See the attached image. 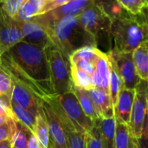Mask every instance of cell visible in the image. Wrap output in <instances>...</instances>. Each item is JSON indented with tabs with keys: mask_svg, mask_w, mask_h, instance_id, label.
I'll list each match as a JSON object with an SVG mask.
<instances>
[{
	"mask_svg": "<svg viewBox=\"0 0 148 148\" xmlns=\"http://www.w3.org/2000/svg\"><path fill=\"white\" fill-rule=\"evenodd\" d=\"M115 148H140L138 140L131 133L128 126L118 119H115Z\"/></svg>",
	"mask_w": 148,
	"mask_h": 148,
	"instance_id": "17",
	"label": "cell"
},
{
	"mask_svg": "<svg viewBox=\"0 0 148 148\" xmlns=\"http://www.w3.org/2000/svg\"><path fill=\"white\" fill-rule=\"evenodd\" d=\"M133 59L140 79L148 81V42L133 51Z\"/></svg>",
	"mask_w": 148,
	"mask_h": 148,
	"instance_id": "19",
	"label": "cell"
},
{
	"mask_svg": "<svg viewBox=\"0 0 148 148\" xmlns=\"http://www.w3.org/2000/svg\"><path fill=\"white\" fill-rule=\"evenodd\" d=\"M16 128V120H10L6 123L0 124V142L11 140Z\"/></svg>",
	"mask_w": 148,
	"mask_h": 148,
	"instance_id": "34",
	"label": "cell"
},
{
	"mask_svg": "<svg viewBox=\"0 0 148 148\" xmlns=\"http://www.w3.org/2000/svg\"><path fill=\"white\" fill-rule=\"evenodd\" d=\"M31 134L28 128L16 120V128L11 138L13 148H27Z\"/></svg>",
	"mask_w": 148,
	"mask_h": 148,
	"instance_id": "27",
	"label": "cell"
},
{
	"mask_svg": "<svg viewBox=\"0 0 148 148\" xmlns=\"http://www.w3.org/2000/svg\"><path fill=\"white\" fill-rule=\"evenodd\" d=\"M49 148H61V147H57V146H56V145L49 144Z\"/></svg>",
	"mask_w": 148,
	"mask_h": 148,
	"instance_id": "43",
	"label": "cell"
},
{
	"mask_svg": "<svg viewBox=\"0 0 148 148\" xmlns=\"http://www.w3.org/2000/svg\"><path fill=\"white\" fill-rule=\"evenodd\" d=\"M88 93L101 120L114 117V107L108 92L101 88H93Z\"/></svg>",
	"mask_w": 148,
	"mask_h": 148,
	"instance_id": "15",
	"label": "cell"
},
{
	"mask_svg": "<svg viewBox=\"0 0 148 148\" xmlns=\"http://www.w3.org/2000/svg\"><path fill=\"white\" fill-rule=\"evenodd\" d=\"M57 98L66 116L75 129L85 134L88 133L94 126L95 122L85 114L73 91L57 95Z\"/></svg>",
	"mask_w": 148,
	"mask_h": 148,
	"instance_id": "7",
	"label": "cell"
},
{
	"mask_svg": "<svg viewBox=\"0 0 148 148\" xmlns=\"http://www.w3.org/2000/svg\"><path fill=\"white\" fill-rule=\"evenodd\" d=\"M46 1H47V0H45V2H46Z\"/></svg>",
	"mask_w": 148,
	"mask_h": 148,
	"instance_id": "46",
	"label": "cell"
},
{
	"mask_svg": "<svg viewBox=\"0 0 148 148\" xmlns=\"http://www.w3.org/2000/svg\"><path fill=\"white\" fill-rule=\"evenodd\" d=\"M138 141H139L140 148H148V108L147 114H146V118H145V121H144V125H143L142 133Z\"/></svg>",
	"mask_w": 148,
	"mask_h": 148,
	"instance_id": "38",
	"label": "cell"
},
{
	"mask_svg": "<svg viewBox=\"0 0 148 148\" xmlns=\"http://www.w3.org/2000/svg\"><path fill=\"white\" fill-rule=\"evenodd\" d=\"M0 148H13L11 140H6L0 142Z\"/></svg>",
	"mask_w": 148,
	"mask_h": 148,
	"instance_id": "41",
	"label": "cell"
},
{
	"mask_svg": "<svg viewBox=\"0 0 148 148\" xmlns=\"http://www.w3.org/2000/svg\"><path fill=\"white\" fill-rule=\"evenodd\" d=\"M135 90L123 87L118 95L116 104L114 106V117L128 126L131 117L132 107L134 104Z\"/></svg>",
	"mask_w": 148,
	"mask_h": 148,
	"instance_id": "16",
	"label": "cell"
},
{
	"mask_svg": "<svg viewBox=\"0 0 148 148\" xmlns=\"http://www.w3.org/2000/svg\"><path fill=\"white\" fill-rule=\"evenodd\" d=\"M70 74L73 85L75 86L86 91L95 88L92 82V77L73 65H70Z\"/></svg>",
	"mask_w": 148,
	"mask_h": 148,
	"instance_id": "25",
	"label": "cell"
},
{
	"mask_svg": "<svg viewBox=\"0 0 148 148\" xmlns=\"http://www.w3.org/2000/svg\"><path fill=\"white\" fill-rule=\"evenodd\" d=\"M45 100L50 105L62 126L67 139L68 148H87L86 134L77 131L69 121L59 103L57 95L47 98Z\"/></svg>",
	"mask_w": 148,
	"mask_h": 148,
	"instance_id": "10",
	"label": "cell"
},
{
	"mask_svg": "<svg viewBox=\"0 0 148 148\" xmlns=\"http://www.w3.org/2000/svg\"><path fill=\"white\" fill-rule=\"evenodd\" d=\"M107 55L119 73L123 83V87L135 90L137 85L141 79L138 76L135 69L133 52L121 51L114 47L107 53Z\"/></svg>",
	"mask_w": 148,
	"mask_h": 148,
	"instance_id": "6",
	"label": "cell"
},
{
	"mask_svg": "<svg viewBox=\"0 0 148 148\" xmlns=\"http://www.w3.org/2000/svg\"><path fill=\"white\" fill-rule=\"evenodd\" d=\"M23 32V41L46 49L51 43L45 29L34 19L28 22H18Z\"/></svg>",
	"mask_w": 148,
	"mask_h": 148,
	"instance_id": "13",
	"label": "cell"
},
{
	"mask_svg": "<svg viewBox=\"0 0 148 148\" xmlns=\"http://www.w3.org/2000/svg\"><path fill=\"white\" fill-rule=\"evenodd\" d=\"M42 106L49 129V134H50L49 144L56 145L61 148H68L65 132L62 128V126L57 115L51 108L50 105L45 99L42 100Z\"/></svg>",
	"mask_w": 148,
	"mask_h": 148,
	"instance_id": "14",
	"label": "cell"
},
{
	"mask_svg": "<svg viewBox=\"0 0 148 148\" xmlns=\"http://www.w3.org/2000/svg\"><path fill=\"white\" fill-rule=\"evenodd\" d=\"M119 3L130 14L139 16L144 7L142 0H117Z\"/></svg>",
	"mask_w": 148,
	"mask_h": 148,
	"instance_id": "32",
	"label": "cell"
},
{
	"mask_svg": "<svg viewBox=\"0 0 148 148\" xmlns=\"http://www.w3.org/2000/svg\"><path fill=\"white\" fill-rule=\"evenodd\" d=\"M0 96L11 99V78L3 65L0 57Z\"/></svg>",
	"mask_w": 148,
	"mask_h": 148,
	"instance_id": "31",
	"label": "cell"
},
{
	"mask_svg": "<svg viewBox=\"0 0 148 148\" xmlns=\"http://www.w3.org/2000/svg\"><path fill=\"white\" fill-rule=\"evenodd\" d=\"M100 120L95 121L92 129L86 133L87 148H103L100 128Z\"/></svg>",
	"mask_w": 148,
	"mask_h": 148,
	"instance_id": "30",
	"label": "cell"
},
{
	"mask_svg": "<svg viewBox=\"0 0 148 148\" xmlns=\"http://www.w3.org/2000/svg\"><path fill=\"white\" fill-rule=\"evenodd\" d=\"M72 91L75 93V95L76 96L83 112L85 113V114L94 122L101 120L94 106V103L92 102L88 91L81 89L79 87L75 86L74 85H72Z\"/></svg>",
	"mask_w": 148,
	"mask_h": 148,
	"instance_id": "20",
	"label": "cell"
},
{
	"mask_svg": "<svg viewBox=\"0 0 148 148\" xmlns=\"http://www.w3.org/2000/svg\"><path fill=\"white\" fill-rule=\"evenodd\" d=\"M95 71L99 74L101 79V89L109 93V82H110V72L111 64L107 53L102 52L95 63Z\"/></svg>",
	"mask_w": 148,
	"mask_h": 148,
	"instance_id": "23",
	"label": "cell"
},
{
	"mask_svg": "<svg viewBox=\"0 0 148 148\" xmlns=\"http://www.w3.org/2000/svg\"><path fill=\"white\" fill-rule=\"evenodd\" d=\"M23 39V36L18 22L9 16L0 4V57Z\"/></svg>",
	"mask_w": 148,
	"mask_h": 148,
	"instance_id": "9",
	"label": "cell"
},
{
	"mask_svg": "<svg viewBox=\"0 0 148 148\" xmlns=\"http://www.w3.org/2000/svg\"><path fill=\"white\" fill-rule=\"evenodd\" d=\"M100 128L103 148H115V117L101 120Z\"/></svg>",
	"mask_w": 148,
	"mask_h": 148,
	"instance_id": "22",
	"label": "cell"
},
{
	"mask_svg": "<svg viewBox=\"0 0 148 148\" xmlns=\"http://www.w3.org/2000/svg\"><path fill=\"white\" fill-rule=\"evenodd\" d=\"M45 0H25L20 6L14 19L17 22H28L41 14Z\"/></svg>",
	"mask_w": 148,
	"mask_h": 148,
	"instance_id": "18",
	"label": "cell"
},
{
	"mask_svg": "<svg viewBox=\"0 0 148 148\" xmlns=\"http://www.w3.org/2000/svg\"><path fill=\"white\" fill-rule=\"evenodd\" d=\"M101 53L102 51H101L97 47L85 46L74 51L69 57V62L75 61L76 59H84L95 65L97 58L101 55Z\"/></svg>",
	"mask_w": 148,
	"mask_h": 148,
	"instance_id": "26",
	"label": "cell"
},
{
	"mask_svg": "<svg viewBox=\"0 0 148 148\" xmlns=\"http://www.w3.org/2000/svg\"><path fill=\"white\" fill-rule=\"evenodd\" d=\"M148 108V81L140 80L135 88V95L128 124L131 133L139 140Z\"/></svg>",
	"mask_w": 148,
	"mask_h": 148,
	"instance_id": "8",
	"label": "cell"
},
{
	"mask_svg": "<svg viewBox=\"0 0 148 148\" xmlns=\"http://www.w3.org/2000/svg\"><path fill=\"white\" fill-rule=\"evenodd\" d=\"M95 3L111 20L118 17L126 11L117 0H95Z\"/></svg>",
	"mask_w": 148,
	"mask_h": 148,
	"instance_id": "28",
	"label": "cell"
},
{
	"mask_svg": "<svg viewBox=\"0 0 148 148\" xmlns=\"http://www.w3.org/2000/svg\"><path fill=\"white\" fill-rule=\"evenodd\" d=\"M27 148H44L40 143L39 141L37 140L36 137L34 135V134H31L29 140V142H28V146Z\"/></svg>",
	"mask_w": 148,
	"mask_h": 148,
	"instance_id": "39",
	"label": "cell"
},
{
	"mask_svg": "<svg viewBox=\"0 0 148 148\" xmlns=\"http://www.w3.org/2000/svg\"><path fill=\"white\" fill-rule=\"evenodd\" d=\"M44 29L51 43L69 58L80 48L97 47L96 39L83 28L78 16L65 17Z\"/></svg>",
	"mask_w": 148,
	"mask_h": 148,
	"instance_id": "2",
	"label": "cell"
},
{
	"mask_svg": "<svg viewBox=\"0 0 148 148\" xmlns=\"http://www.w3.org/2000/svg\"><path fill=\"white\" fill-rule=\"evenodd\" d=\"M10 103H11V99L4 96H0V114L10 120H16L11 109Z\"/></svg>",
	"mask_w": 148,
	"mask_h": 148,
	"instance_id": "35",
	"label": "cell"
},
{
	"mask_svg": "<svg viewBox=\"0 0 148 148\" xmlns=\"http://www.w3.org/2000/svg\"><path fill=\"white\" fill-rule=\"evenodd\" d=\"M72 0H47L45 2V4L42 10V12L41 14H44V13H47L54 9H56L58 7H61L69 2H71ZM40 14V15H41Z\"/></svg>",
	"mask_w": 148,
	"mask_h": 148,
	"instance_id": "37",
	"label": "cell"
},
{
	"mask_svg": "<svg viewBox=\"0 0 148 148\" xmlns=\"http://www.w3.org/2000/svg\"><path fill=\"white\" fill-rule=\"evenodd\" d=\"M45 52L55 93L62 95L72 91L73 82L70 74L69 58L53 44H50L45 49Z\"/></svg>",
	"mask_w": 148,
	"mask_h": 148,
	"instance_id": "4",
	"label": "cell"
},
{
	"mask_svg": "<svg viewBox=\"0 0 148 148\" xmlns=\"http://www.w3.org/2000/svg\"><path fill=\"white\" fill-rule=\"evenodd\" d=\"M9 120H10V119H9V118H7V117H5V116H3V115H1V114H0V124L6 123V122H8Z\"/></svg>",
	"mask_w": 148,
	"mask_h": 148,
	"instance_id": "42",
	"label": "cell"
},
{
	"mask_svg": "<svg viewBox=\"0 0 148 148\" xmlns=\"http://www.w3.org/2000/svg\"><path fill=\"white\" fill-rule=\"evenodd\" d=\"M110 64H111V72H110V82H109V94L114 107L118 99L119 92L123 88V83L114 65L111 61Z\"/></svg>",
	"mask_w": 148,
	"mask_h": 148,
	"instance_id": "29",
	"label": "cell"
},
{
	"mask_svg": "<svg viewBox=\"0 0 148 148\" xmlns=\"http://www.w3.org/2000/svg\"><path fill=\"white\" fill-rule=\"evenodd\" d=\"M92 2L93 0H72L71 2L47 13L38 15L33 19L39 23L43 28H46L65 17L79 16Z\"/></svg>",
	"mask_w": 148,
	"mask_h": 148,
	"instance_id": "12",
	"label": "cell"
},
{
	"mask_svg": "<svg viewBox=\"0 0 148 148\" xmlns=\"http://www.w3.org/2000/svg\"><path fill=\"white\" fill-rule=\"evenodd\" d=\"M12 112L16 120L20 122L23 126L28 128L32 134L35 135V126H36V117L30 113L28 110L24 109L21 106L11 101L10 103Z\"/></svg>",
	"mask_w": 148,
	"mask_h": 148,
	"instance_id": "24",
	"label": "cell"
},
{
	"mask_svg": "<svg viewBox=\"0 0 148 148\" xmlns=\"http://www.w3.org/2000/svg\"><path fill=\"white\" fill-rule=\"evenodd\" d=\"M78 18L83 28L96 39L97 43L103 34L111 38V19L95 3V0L78 16Z\"/></svg>",
	"mask_w": 148,
	"mask_h": 148,
	"instance_id": "5",
	"label": "cell"
},
{
	"mask_svg": "<svg viewBox=\"0 0 148 148\" xmlns=\"http://www.w3.org/2000/svg\"><path fill=\"white\" fill-rule=\"evenodd\" d=\"M141 18V20L148 26V3L144 4V7L141 10L140 15H139Z\"/></svg>",
	"mask_w": 148,
	"mask_h": 148,
	"instance_id": "40",
	"label": "cell"
},
{
	"mask_svg": "<svg viewBox=\"0 0 148 148\" xmlns=\"http://www.w3.org/2000/svg\"><path fill=\"white\" fill-rule=\"evenodd\" d=\"M3 0H0V4H1V3H3Z\"/></svg>",
	"mask_w": 148,
	"mask_h": 148,
	"instance_id": "45",
	"label": "cell"
},
{
	"mask_svg": "<svg viewBox=\"0 0 148 148\" xmlns=\"http://www.w3.org/2000/svg\"><path fill=\"white\" fill-rule=\"evenodd\" d=\"M10 75L11 78V101L28 110L36 117L42 99L38 98L29 86L16 77Z\"/></svg>",
	"mask_w": 148,
	"mask_h": 148,
	"instance_id": "11",
	"label": "cell"
},
{
	"mask_svg": "<svg viewBox=\"0 0 148 148\" xmlns=\"http://www.w3.org/2000/svg\"><path fill=\"white\" fill-rule=\"evenodd\" d=\"M70 65H73L76 66L77 68H79L80 70L87 72L90 76H92L94 74V72H95V65H93V64H91L88 61H86L84 59H76L75 61L70 62Z\"/></svg>",
	"mask_w": 148,
	"mask_h": 148,
	"instance_id": "36",
	"label": "cell"
},
{
	"mask_svg": "<svg viewBox=\"0 0 148 148\" xmlns=\"http://www.w3.org/2000/svg\"><path fill=\"white\" fill-rule=\"evenodd\" d=\"M35 136L36 137L37 140L43 147L49 148L50 142V134H49V126L42 106L38 109L37 114L36 116Z\"/></svg>",
	"mask_w": 148,
	"mask_h": 148,
	"instance_id": "21",
	"label": "cell"
},
{
	"mask_svg": "<svg viewBox=\"0 0 148 148\" xmlns=\"http://www.w3.org/2000/svg\"><path fill=\"white\" fill-rule=\"evenodd\" d=\"M111 38L114 48L121 51L133 52L140 45L148 42V26L140 16H134L127 10L111 20Z\"/></svg>",
	"mask_w": 148,
	"mask_h": 148,
	"instance_id": "3",
	"label": "cell"
},
{
	"mask_svg": "<svg viewBox=\"0 0 148 148\" xmlns=\"http://www.w3.org/2000/svg\"><path fill=\"white\" fill-rule=\"evenodd\" d=\"M24 1L25 0H3L1 6L9 16L14 18Z\"/></svg>",
	"mask_w": 148,
	"mask_h": 148,
	"instance_id": "33",
	"label": "cell"
},
{
	"mask_svg": "<svg viewBox=\"0 0 148 148\" xmlns=\"http://www.w3.org/2000/svg\"><path fill=\"white\" fill-rule=\"evenodd\" d=\"M142 1H143L144 4H145V3H148V0H142Z\"/></svg>",
	"mask_w": 148,
	"mask_h": 148,
	"instance_id": "44",
	"label": "cell"
},
{
	"mask_svg": "<svg viewBox=\"0 0 148 148\" xmlns=\"http://www.w3.org/2000/svg\"><path fill=\"white\" fill-rule=\"evenodd\" d=\"M1 58L5 70L29 86L41 99L56 95L52 86L45 49L21 41Z\"/></svg>",
	"mask_w": 148,
	"mask_h": 148,
	"instance_id": "1",
	"label": "cell"
}]
</instances>
